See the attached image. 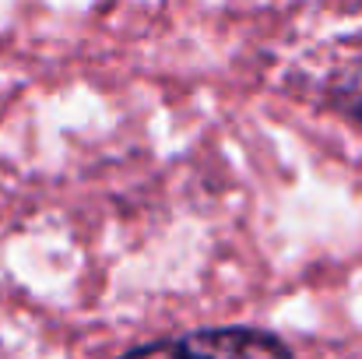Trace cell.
Returning a JSON list of instances; mask_svg holds the SVG:
<instances>
[{"label": "cell", "mask_w": 362, "mask_h": 359, "mask_svg": "<svg viewBox=\"0 0 362 359\" xmlns=\"http://www.w3.org/2000/svg\"><path fill=\"white\" fill-rule=\"evenodd\" d=\"M123 359H292V353L274 335L253 328H215L134 349Z\"/></svg>", "instance_id": "obj_1"}]
</instances>
